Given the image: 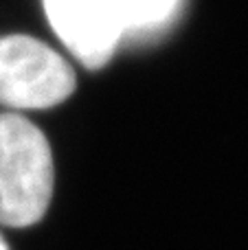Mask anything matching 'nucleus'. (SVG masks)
Returning <instances> with one entry per match:
<instances>
[{"mask_svg":"<svg viewBox=\"0 0 248 250\" xmlns=\"http://www.w3.org/2000/svg\"><path fill=\"white\" fill-rule=\"evenodd\" d=\"M53 154L29 119L0 114V224L24 229L40 222L51 204Z\"/></svg>","mask_w":248,"mask_h":250,"instance_id":"obj_1","label":"nucleus"},{"mask_svg":"<svg viewBox=\"0 0 248 250\" xmlns=\"http://www.w3.org/2000/svg\"><path fill=\"white\" fill-rule=\"evenodd\" d=\"M75 90L70 64L31 35L0 38V105L11 110L53 108Z\"/></svg>","mask_w":248,"mask_h":250,"instance_id":"obj_2","label":"nucleus"},{"mask_svg":"<svg viewBox=\"0 0 248 250\" xmlns=\"http://www.w3.org/2000/svg\"><path fill=\"white\" fill-rule=\"evenodd\" d=\"M44 11L57 38L86 68L108 64L125 31L112 0H44Z\"/></svg>","mask_w":248,"mask_h":250,"instance_id":"obj_3","label":"nucleus"},{"mask_svg":"<svg viewBox=\"0 0 248 250\" xmlns=\"http://www.w3.org/2000/svg\"><path fill=\"white\" fill-rule=\"evenodd\" d=\"M125 29H141L165 20L176 0H112Z\"/></svg>","mask_w":248,"mask_h":250,"instance_id":"obj_4","label":"nucleus"},{"mask_svg":"<svg viewBox=\"0 0 248 250\" xmlns=\"http://www.w3.org/2000/svg\"><path fill=\"white\" fill-rule=\"evenodd\" d=\"M0 250H11V248H9V244L2 239V235H0Z\"/></svg>","mask_w":248,"mask_h":250,"instance_id":"obj_5","label":"nucleus"}]
</instances>
